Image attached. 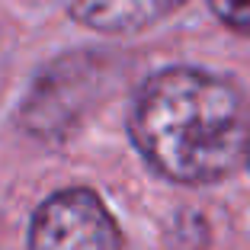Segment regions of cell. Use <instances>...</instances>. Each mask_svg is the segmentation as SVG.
<instances>
[{"label":"cell","instance_id":"obj_5","mask_svg":"<svg viewBox=\"0 0 250 250\" xmlns=\"http://www.w3.org/2000/svg\"><path fill=\"white\" fill-rule=\"evenodd\" d=\"M247 167H250V141H247Z\"/></svg>","mask_w":250,"mask_h":250},{"label":"cell","instance_id":"obj_3","mask_svg":"<svg viewBox=\"0 0 250 250\" xmlns=\"http://www.w3.org/2000/svg\"><path fill=\"white\" fill-rule=\"evenodd\" d=\"M77 22L106 36H132L167 20L186 0H61Z\"/></svg>","mask_w":250,"mask_h":250},{"label":"cell","instance_id":"obj_4","mask_svg":"<svg viewBox=\"0 0 250 250\" xmlns=\"http://www.w3.org/2000/svg\"><path fill=\"white\" fill-rule=\"evenodd\" d=\"M208 7L225 29L250 39V0H208Z\"/></svg>","mask_w":250,"mask_h":250},{"label":"cell","instance_id":"obj_2","mask_svg":"<svg viewBox=\"0 0 250 250\" xmlns=\"http://www.w3.org/2000/svg\"><path fill=\"white\" fill-rule=\"evenodd\" d=\"M29 250H122V231L93 189L67 186L36 208Z\"/></svg>","mask_w":250,"mask_h":250},{"label":"cell","instance_id":"obj_1","mask_svg":"<svg viewBox=\"0 0 250 250\" xmlns=\"http://www.w3.org/2000/svg\"><path fill=\"white\" fill-rule=\"evenodd\" d=\"M128 132L170 183H218L247 161L250 109L237 83L202 67H164L135 93Z\"/></svg>","mask_w":250,"mask_h":250}]
</instances>
